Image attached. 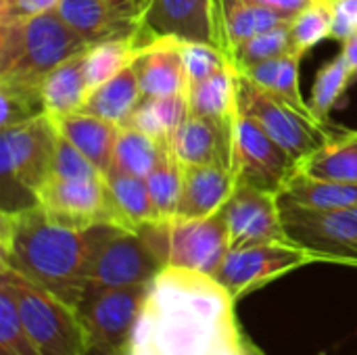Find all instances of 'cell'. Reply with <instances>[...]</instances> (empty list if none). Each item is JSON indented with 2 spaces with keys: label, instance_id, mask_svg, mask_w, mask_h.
Listing matches in <instances>:
<instances>
[{
  "label": "cell",
  "instance_id": "obj_44",
  "mask_svg": "<svg viewBox=\"0 0 357 355\" xmlns=\"http://www.w3.org/2000/svg\"><path fill=\"white\" fill-rule=\"evenodd\" d=\"M341 54L345 56L347 65L351 67V71L357 75V31L356 33H351L349 38L343 40V50H341Z\"/></svg>",
  "mask_w": 357,
  "mask_h": 355
},
{
  "label": "cell",
  "instance_id": "obj_26",
  "mask_svg": "<svg viewBox=\"0 0 357 355\" xmlns=\"http://www.w3.org/2000/svg\"><path fill=\"white\" fill-rule=\"evenodd\" d=\"M167 146H172V142H161L134 126H121L113 149L111 169L146 178Z\"/></svg>",
  "mask_w": 357,
  "mask_h": 355
},
{
  "label": "cell",
  "instance_id": "obj_8",
  "mask_svg": "<svg viewBox=\"0 0 357 355\" xmlns=\"http://www.w3.org/2000/svg\"><path fill=\"white\" fill-rule=\"evenodd\" d=\"M236 84L241 109L251 115L291 157H295L299 165L320 151L337 132V126L322 123L320 119L293 109L276 94L255 86L238 69Z\"/></svg>",
  "mask_w": 357,
  "mask_h": 355
},
{
  "label": "cell",
  "instance_id": "obj_5",
  "mask_svg": "<svg viewBox=\"0 0 357 355\" xmlns=\"http://www.w3.org/2000/svg\"><path fill=\"white\" fill-rule=\"evenodd\" d=\"M163 268H184L215 276L230 253L224 211L197 220L155 222L138 230Z\"/></svg>",
  "mask_w": 357,
  "mask_h": 355
},
{
  "label": "cell",
  "instance_id": "obj_3",
  "mask_svg": "<svg viewBox=\"0 0 357 355\" xmlns=\"http://www.w3.org/2000/svg\"><path fill=\"white\" fill-rule=\"evenodd\" d=\"M88 48L56 10L0 23V84L40 86L54 67Z\"/></svg>",
  "mask_w": 357,
  "mask_h": 355
},
{
  "label": "cell",
  "instance_id": "obj_9",
  "mask_svg": "<svg viewBox=\"0 0 357 355\" xmlns=\"http://www.w3.org/2000/svg\"><path fill=\"white\" fill-rule=\"evenodd\" d=\"M88 289H121L149 285L161 270L144 236L115 224L92 226Z\"/></svg>",
  "mask_w": 357,
  "mask_h": 355
},
{
  "label": "cell",
  "instance_id": "obj_31",
  "mask_svg": "<svg viewBox=\"0 0 357 355\" xmlns=\"http://www.w3.org/2000/svg\"><path fill=\"white\" fill-rule=\"evenodd\" d=\"M140 42L136 38L128 40H107L88 48L86 54V77L90 90L115 77L119 71L132 65Z\"/></svg>",
  "mask_w": 357,
  "mask_h": 355
},
{
  "label": "cell",
  "instance_id": "obj_10",
  "mask_svg": "<svg viewBox=\"0 0 357 355\" xmlns=\"http://www.w3.org/2000/svg\"><path fill=\"white\" fill-rule=\"evenodd\" d=\"M161 38L211 44L228 52L222 0H144L140 42L144 46Z\"/></svg>",
  "mask_w": 357,
  "mask_h": 355
},
{
  "label": "cell",
  "instance_id": "obj_33",
  "mask_svg": "<svg viewBox=\"0 0 357 355\" xmlns=\"http://www.w3.org/2000/svg\"><path fill=\"white\" fill-rule=\"evenodd\" d=\"M0 355H42L31 341L10 287L0 280Z\"/></svg>",
  "mask_w": 357,
  "mask_h": 355
},
{
  "label": "cell",
  "instance_id": "obj_7",
  "mask_svg": "<svg viewBox=\"0 0 357 355\" xmlns=\"http://www.w3.org/2000/svg\"><path fill=\"white\" fill-rule=\"evenodd\" d=\"M287 239L326 264L357 268V207H307L280 199Z\"/></svg>",
  "mask_w": 357,
  "mask_h": 355
},
{
  "label": "cell",
  "instance_id": "obj_20",
  "mask_svg": "<svg viewBox=\"0 0 357 355\" xmlns=\"http://www.w3.org/2000/svg\"><path fill=\"white\" fill-rule=\"evenodd\" d=\"M52 117V115H50ZM59 132L102 174L111 169L113 163V149L117 140L119 126L88 115V113H67L52 117Z\"/></svg>",
  "mask_w": 357,
  "mask_h": 355
},
{
  "label": "cell",
  "instance_id": "obj_43",
  "mask_svg": "<svg viewBox=\"0 0 357 355\" xmlns=\"http://www.w3.org/2000/svg\"><path fill=\"white\" fill-rule=\"evenodd\" d=\"M245 2L270 8V10H276V13H282L287 17H295L297 13L307 8L314 0H245Z\"/></svg>",
  "mask_w": 357,
  "mask_h": 355
},
{
  "label": "cell",
  "instance_id": "obj_21",
  "mask_svg": "<svg viewBox=\"0 0 357 355\" xmlns=\"http://www.w3.org/2000/svg\"><path fill=\"white\" fill-rule=\"evenodd\" d=\"M144 94L136 75L134 65L119 71L115 77L90 90L79 113H88L100 119H107L115 126H128L134 111L142 103Z\"/></svg>",
  "mask_w": 357,
  "mask_h": 355
},
{
  "label": "cell",
  "instance_id": "obj_17",
  "mask_svg": "<svg viewBox=\"0 0 357 355\" xmlns=\"http://www.w3.org/2000/svg\"><path fill=\"white\" fill-rule=\"evenodd\" d=\"M132 65L144 98L188 92L182 42L174 38H161L140 46Z\"/></svg>",
  "mask_w": 357,
  "mask_h": 355
},
{
  "label": "cell",
  "instance_id": "obj_6",
  "mask_svg": "<svg viewBox=\"0 0 357 355\" xmlns=\"http://www.w3.org/2000/svg\"><path fill=\"white\" fill-rule=\"evenodd\" d=\"M0 280L10 287L21 320L40 354L86 355L88 335L75 308L67 305L4 264H0Z\"/></svg>",
  "mask_w": 357,
  "mask_h": 355
},
{
  "label": "cell",
  "instance_id": "obj_11",
  "mask_svg": "<svg viewBox=\"0 0 357 355\" xmlns=\"http://www.w3.org/2000/svg\"><path fill=\"white\" fill-rule=\"evenodd\" d=\"M297 169L299 161L291 157L238 105L232 153V174L236 178V184H249L280 195L289 180L297 174Z\"/></svg>",
  "mask_w": 357,
  "mask_h": 355
},
{
  "label": "cell",
  "instance_id": "obj_39",
  "mask_svg": "<svg viewBox=\"0 0 357 355\" xmlns=\"http://www.w3.org/2000/svg\"><path fill=\"white\" fill-rule=\"evenodd\" d=\"M102 174L98 172L61 132L56 140V153H54V165H52V178H82V176H94Z\"/></svg>",
  "mask_w": 357,
  "mask_h": 355
},
{
  "label": "cell",
  "instance_id": "obj_38",
  "mask_svg": "<svg viewBox=\"0 0 357 355\" xmlns=\"http://www.w3.org/2000/svg\"><path fill=\"white\" fill-rule=\"evenodd\" d=\"M301 56H303V52L291 50L280 59V71H278V80H276V86H274L272 94H276L280 100H284L293 109H297V111H301V113H305L310 117H316L310 103L303 100L301 90H299V63H301Z\"/></svg>",
  "mask_w": 357,
  "mask_h": 355
},
{
  "label": "cell",
  "instance_id": "obj_37",
  "mask_svg": "<svg viewBox=\"0 0 357 355\" xmlns=\"http://www.w3.org/2000/svg\"><path fill=\"white\" fill-rule=\"evenodd\" d=\"M182 52H184L188 86H195V84L215 75L218 71L226 69L228 65H232L230 54L211 44L188 42V44H182Z\"/></svg>",
  "mask_w": 357,
  "mask_h": 355
},
{
  "label": "cell",
  "instance_id": "obj_29",
  "mask_svg": "<svg viewBox=\"0 0 357 355\" xmlns=\"http://www.w3.org/2000/svg\"><path fill=\"white\" fill-rule=\"evenodd\" d=\"M278 197L307 207H357V182L316 180L297 169Z\"/></svg>",
  "mask_w": 357,
  "mask_h": 355
},
{
  "label": "cell",
  "instance_id": "obj_41",
  "mask_svg": "<svg viewBox=\"0 0 357 355\" xmlns=\"http://www.w3.org/2000/svg\"><path fill=\"white\" fill-rule=\"evenodd\" d=\"M333 4V33L335 40H345L357 31V0H331Z\"/></svg>",
  "mask_w": 357,
  "mask_h": 355
},
{
  "label": "cell",
  "instance_id": "obj_22",
  "mask_svg": "<svg viewBox=\"0 0 357 355\" xmlns=\"http://www.w3.org/2000/svg\"><path fill=\"white\" fill-rule=\"evenodd\" d=\"M188 111L195 117L213 119L226 126L236 123L238 115V84L234 63L215 75L188 86Z\"/></svg>",
  "mask_w": 357,
  "mask_h": 355
},
{
  "label": "cell",
  "instance_id": "obj_13",
  "mask_svg": "<svg viewBox=\"0 0 357 355\" xmlns=\"http://www.w3.org/2000/svg\"><path fill=\"white\" fill-rule=\"evenodd\" d=\"M316 262H320L316 255L293 243H266L230 249L213 278L238 301L268 282Z\"/></svg>",
  "mask_w": 357,
  "mask_h": 355
},
{
  "label": "cell",
  "instance_id": "obj_2",
  "mask_svg": "<svg viewBox=\"0 0 357 355\" xmlns=\"http://www.w3.org/2000/svg\"><path fill=\"white\" fill-rule=\"evenodd\" d=\"M90 228L65 226L40 205L0 213V264L77 308L88 291Z\"/></svg>",
  "mask_w": 357,
  "mask_h": 355
},
{
  "label": "cell",
  "instance_id": "obj_25",
  "mask_svg": "<svg viewBox=\"0 0 357 355\" xmlns=\"http://www.w3.org/2000/svg\"><path fill=\"white\" fill-rule=\"evenodd\" d=\"M190 115L188 92L142 98L128 126H134L161 142H172L178 128Z\"/></svg>",
  "mask_w": 357,
  "mask_h": 355
},
{
  "label": "cell",
  "instance_id": "obj_27",
  "mask_svg": "<svg viewBox=\"0 0 357 355\" xmlns=\"http://www.w3.org/2000/svg\"><path fill=\"white\" fill-rule=\"evenodd\" d=\"M222 17H224V33H226L230 59H232L234 48L241 42H245L261 31L284 25L293 19L282 13L249 4L245 0H222Z\"/></svg>",
  "mask_w": 357,
  "mask_h": 355
},
{
  "label": "cell",
  "instance_id": "obj_24",
  "mask_svg": "<svg viewBox=\"0 0 357 355\" xmlns=\"http://www.w3.org/2000/svg\"><path fill=\"white\" fill-rule=\"evenodd\" d=\"M299 172L316 180L357 182V130L337 128L333 138L299 165Z\"/></svg>",
  "mask_w": 357,
  "mask_h": 355
},
{
  "label": "cell",
  "instance_id": "obj_16",
  "mask_svg": "<svg viewBox=\"0 0 357 355\" xmlns=\"http://www.w3.org/2000/svg\"><path fill=\"white\" fill-rule=\"evenodd\" d=\"M54 10L90 46L128 38L140 42V19L107 0H61Z\"/></svg>",
  "mask_w": 357,
  "mask_h": 355
},
{
  "label": "cell",
  "instance_id": "obj_46",
  "mask_svg": "<svg viewBox=\"0 0 357 355\" xmlns=\"http://www.w3.org/2000/svg\"><path fill=\"white\" fill-rule=\"evenodd\" d=\"M243 345H245V355H266L264 354V349L251 339V337H243Z\"/></svg>",
  "mask_w": 357,
  "mask_h": 355
},
{
  "label": "cell",
  "instance_id": "obj_19",
  "mask_svg": "<svg viewBox=\"0 0 357 355\" xmlns=\"http://www.w3.org/2000/svg\"><path fill=\"white\" fill-rule=\"evenodd\" d=\"M234 186L236 178L232 169L220 163L182 165V195L176 218L197 220L222 211Z\"/></svg>",
  "mask_w": 357,
  "mask_h": 355
},
{
  "label": "cell",
  "instance_id": "obj_14",
  "mask_svg": "<svg viewBox=\"0 0 357 355\" xmlns=\"http://www.w3.org/2000/svg\"><path fill=\"white\" fill-rule=\"evenodd\" d=\"M146 291L149 285L121 289H88L84 299L75 308L77 318L88 335V343H102L126 354Z\"/></svg>",
  "mask_w": 357,
  "mask_h": 355
},
{
  "label": "cell",
  "instance_id": "obj_35",
  "mask_svg": "<svg viewBox=\"0 0 357 355\" xmlns=\"http://www.w3.org/2000/svg\"><path fill=\"white\" fill-rule=\"evenodd\" d=\"M0 130L46 115V105L40 86L0 84Z\"/></svg>",
  "mask_w": 357,
  "mask_h": 355
},
{
  "label": "cell",
  "instance_id": "obj_18",
  "mask_svg": "<svg viewBox=\"0 0 357 355\" xmlns=\"http://www.w3.org/2000/svg\"><path fill=\"white\" fill-rule=\"evenodd\" d=\"M172 149L182 165L220 163L232 169L234 126L188 115L174 134Z\"/></svg>",
  "mask_w": 357,
  "mask_h": 355
},
{
  "label": "cell",
  "instance_id": "obj_34",
  "mask_svg": "<svg viewBox=\"0 0 357 355\" xmlns=\"http://www.w3.org/2000/svg\"><path fill=\"white\" fill-rule=\"evenodd\" d=\"M333 33V4L331 0H314L307 8L291 19L293 50L307 52L318 42L331 38Z\"/></svg>",
  "mask_w": 357,
  "mask_h": 355
},
{
  "label": "cell",
  "instance_id": "obj_32",
  "mask_svg": "<svg viewBox=\"0 0 357 355\" xmlns=\"http://www.w3.org/2000/svg\"><path fill=\"white\" fill-rule=\"evenodd\" d=\"M354 77H356V73L351 71V67L347 65L343 54H339L337 59L322 65V69L318 71V75L314 80L312 98H310V107L320 121L331 123L328 121L331 111L337 107L341 96L347 92Z\"/></svg>",
  "mask_w": 357,
  "mask_h": 355
},
{
  "label": "cell",
  "instance_id": "obj_45",
  "mask_svg": "<svg viewBox=\"0 0 357 355\" xmlns=\"http://www.w3.org/2000/svg\"><path fill=\"white\" fill-rule=\"evenodd\" d=\"M86 355H126L123 352H117V349H111L102 343H88V349Z\"/></svg>",
  "mask_w": 357,
  "mask_h": 355
},
{
  "label": "cell",
  "instance_id": "obj_12",
  "mask_svg": "<svg viewBox=\"0 0 357 355\" xmlns=\"http://www.w3.org/2000/svg\"><path fill=\"white\" fill-rule=\"evenodd\" d=\"M52 220L71 228H90L115 224L126 228L123 216L115 203L107 174L82 178H50L38 203Z\"/></svg>",
  "mask_w": 357,
  "mask_h": 355
},
{
  "label": "cell",
  "instance_id": "obj_42",
  "mask_svg": "<svg viewBox=\"0 0 357 355\" xmlns=\"http://www.w3.org/2000/svg\"><path fill=\"white\" fill-rule=\"evenodd\" d=\"M284 56V54H282ZM282 56H274V59H266L259 63H253L249 67L238 69L245 77H249L255 86L264 88V90H274L276 80H278V71H280V59Z\"/></svg>",
  "mask_w": 357,
  "mask_h": 355
},
{
  "label": "cell",
  "instance_id": "obj_36",
  "mask_svg": "<svg viewBox=\"0 0 357 355\" xmlns=\"http://www.w3.org/2000/svg\"><path fill=\"white\" fill-rule=\"evenodd\" d=\"M293 50V38H291V21L284 25H278L274 29L261 31L245 42H241L232 52V63L236 69L249 67L253 63L282 56Z\"/></svg>",
  "mask_w": 357,
  "mask_h": 355
},
{
  "label": "cell",
  "instance_id": "obj_40",
  "mask_svg": "<svg viewBox=\"0 0 357 355\" xmlns=\"http://www.w3.org/2000/svg\"><path fill=\"white\" fill-rule=\"evenodd\" d=\"M61 0H0V23H13L54 10Z\"/></svg>",
  "mask_w": 357,
  "mask_h": 355
},
{
  "label": "cell",
  "instance_id": "obj_15",
  "mask_svg": "<svg viewBox=\"0 0 357 355\" xmlns=\"http://www.w3.org/2000/svg\"><path fill=\"white\" fill-rule=\"evenodd\" d=\"M222 211L230 232V249L291 243L282 226L280 201L274 192L249 184H236Z\"/></svg>",
  "mask_w": 357,
  "mask_h": 355
},
{
  "label": "cell",
  "instance_id": "obj_1",
  "mask_svg": "<svg viewBox=\"0 0 357 355\" xmlns=\"http://www.w3.org/2000/svg\"><path fill=\"white\" fill-rule=\"evenodd\" d=\"M234 305L213 276L163 268L149 282L126 355H232L245 337Z\"/></svg>",
  "mask_w": 357,
  "mask_h": 355
},
{
  "label": "cell",
  "instance_id": "obj_28",
  "mask_svg": "<svg viewBox=\"0 0 357 355\" xmlns=\"http://www.w3.org/2000/svg\"><path fill=\"white\" fill-rule=\"evenodd\" d=\"M107 182L115 197V203L123 216L128 230H142L155 222H159V213L151 199L149 186L144 178L130 176L117 169L107 172Z\"/></svg>",
  "mask_w": 357,
  "mask_h": 355
},
{
  "label": "cell",
  "instance_id": "obj_23",
  "mask_svg": "<svg viewBox=\"0 0 357 355\" xmlns=\"http://www.w3.org/2000/svg\"><path fill=\"white\" fill-rule=\"evenodd\" d=\"M86 54L88 50L63 61L54 67L40 84L46 113L52 117L79 111L86 96L90 94V84L86 77Z\"/></svg>",
  "mask_w": 357,
  "mask_h": 355
},
{
  "label": "cell",
  "instance_id": "obj_4",
  "mask_svg": "<svg viewBox=\"0 0 357 355\" xmlns=\"http://www.w3.org/2000/svg\"><path fill=\"white\" fill-rule=\"evenodd\" d=\"M56 140L59 128L48 113L0 130L2 213L40 203V195L52 178Z\"/></svg>",
  "mask_w": 357,
  "mask_h": 355
},
{
  "label": "cell",
  "instance_id": "obj_30",
  "mask_svg": "<svg viewBox=\"0 0 357 355\" xmlns=\"http://www.w3.org/2000/svg\"><path fill=\"white\" fill-rule=\"evenodd\" d=\"M144 180L159 213V222L176 220L182 195V163L172 146L163 151L161 159Z\"/></svg>",
  "mask_w": 357,
  "mask_h": 355
}]
</instances>
